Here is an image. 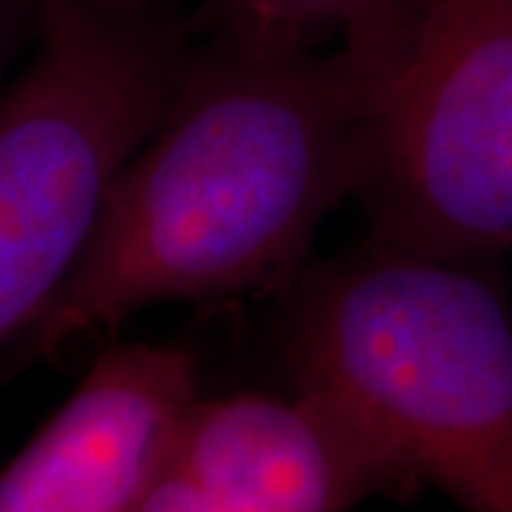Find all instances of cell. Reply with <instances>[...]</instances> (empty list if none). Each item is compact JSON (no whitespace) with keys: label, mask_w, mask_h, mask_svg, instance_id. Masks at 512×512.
Here are the masks:
<instances>
[{"label":"cell","mask_w":512,"mask_h":512,"mask_svg":"<svg viewBox=\"0 0 512 512\" xmlns=\"http://www.w3.org/2000/svg\"><path fill=\"white\" fill-rule=\"evenodd\" d=\"M382 77L339 46L208 40L111 185L86 254L20 339L49 359L168 302L288 279L356 197Z\"/></svg>","instance_id":"obj_1"},{"label":"cell","mask_w":512,"mask_h":512,"mask_svg":"<svg viewBox=\"0 0 512 512\" xmlns=\"http://www.w3.org/2000/svg\"><path fill=\"white\" fill-rule=\"evenodd\" d=\"M285 362L407 490L512 512V311L493 268L365 245L299 288Z\"/></svg>","instance_id":"obj_2"},{"label":"cell","mask_w":512,"mask_h":512,"mask_svg":"<svg viewBox=\"0 0 512 512\" xmlns=\"http://www.w3.org/2000/svg\"><path fill=\"white\" fill-rule=\"evenodd\" d=\"M35 23L29 63L0 92V353L69 282L194 57L154 9L37 0Z\"/></svg>","instance_id":"obj_3"},{"label":"cell","mask_w":512,"mask_h":512,"mask_svg":"<svg viewBox=\"0 0 512 512\" xmlns=\"http://www.w3.org/2000/svg\"><path fill=\"white\" fill-rule=\"evenodd\" d=\"M353 200L373 248L512 256V0H404Z\"/></svg>","instance_id":"obj_4"},{"label":"cell","mask_w":512,"mask_h":512,"mask_svg":"<svg viewBox=\"0 0 512 512\" xmlns=\"http://www.w3.org/2000/svg\"><path fill=\"white\" fill-rule=\"evenodd\" d=\"M197 396L183 348L111 345L0 470V512H140Z\"/></svg>","instance_id":"obj_5"},{"label":"cell","mask_w":512,"mask_h":512,"mask_svg":"<svg viewBox=\"0 0 512 512\" xmlns=\"http://www.w3.org/2000/svg\"><path fill=\"white\" fill-rule=\"evenodd\" d=\"M171 458L222 512H353L407 490L356 424L302 390L197 396Z\"/></svg>","instance_id":"obj_6"},{"label":"cell","mask_w":512,"mask_h":512,"mask_svg":"<svg viewBox=\"0 0 512 512\" xmlns=\"http://www.w3.org/2000/svg\"><path fill=\"white\" fill-rule=\"evenodd\" d=\"M208 40L251 49L339 46L387 77L404 32V0H208Z\"/></svg>","instance_id":"obj_7"},{"label":"cell","mask_w":512,"mask_h":512,"mask_svg":"<svg viewBox=\"0 0 512 512\" xmlns=\"http://www.w3.org/2000/svg\"><path fill=\"white\" fill-rule=\"evenodd\" d=\"M140 512H222L214 498L202 490L194 478L185 473L183 467L171 458H168L160 467V473L154 478L151 490H148L146 501Z\"/></svg>","instance_id":"obj_8"},{"label":"cell","mask_w":512,"mask_h":512,"mask_svg":"<svg viewBox=\"0 0 512 512\" xmlns=\"http://www.w3.org/2000/svg\"><path fill=\"white\" fill-rule=\"evenodd\" d=\"M15 0H0V69H3V57L9 52V40H12V29H15Z\"/></svg>","instance_id":"obj_9"},{"label":"cell","mask_w":512,"mask_h":512,"mask_svg":"<svg viewBox=\"0 0 512 512\" xmlns=\"http://www.w3.org/2000/svg\"><path fill=\"white\" fill-rule=\"evenodd\" d=\"M111 6H123V9H154L157 0H103Z\"/></svg>","instance_id":"obj_10"}]
</instances>
